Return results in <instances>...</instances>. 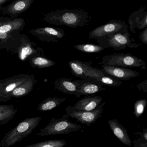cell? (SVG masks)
I'll use <instances>...</instances> for the list:
<instances>
[{
	"label": "cell",
	"instance_id": "484cf974",
	"mask_svg": "<svg viewBox=\"0 0 147 147\" xmlns=\"http://www.w3.org/2000/svg\"><path fill=\"white\" fill-rule=\"evenodd\" d=\"M67 144V142L65 140L55 139L32 144L25 147H64Z\"/></svg>",
	"mask_w": 147,
	"mask_h": 147
},
{
	"label": "cell",
	"instance_id": "7c38bea8",
	"mask_svg": "<svg viewBox=\"0 0 147 147\" xmlns=\"http://www.w3.org/2000/svg\"><path fill=\"white\" fill-rule=\"evenodd\" d=\"M33 2L34 0H17L4 7L1 12L2 15H9L11 18H17L20 14L26 11Z\"/></svg>",
	"mask_w": 147,
	"mask_h": 147
},
{
	"label": "cell",
	"instance_id": "6da1fadb",
	"mask_svg": "<svg viewBox=\"0 0 147 147\" xmlns=\"http://www.w3.org/2000/svg\"><path fill=\"white\" fill-rule=\"evenodd\" d=\"M91 20L89 13L81 8L57 10L46 13L43 18L44 21L50 24L64 25L72 28L89 25Z\"/></svg>",
	"mask_w": 147,
	"mask_h": 147
},
{
	"label": "cell",
	"instance_id": "2e32d148",
	"mask_svg": "<svg viewBox=\"0 0 147 147\" xmlns=\"http://www.w3.org/2000/svg\"><path fill=\"white\" fill-rule=\"evenodd\" d=\"M79 85L78 92L81 95L88 96L99 92L105 91L103 85L95 79L89 78L88 80H75Z\"/></svg>",
	"mask_w": 147,
	"mask_h": 147
},
{
	"label": "cell",
	"instance_id": "7402d4cb",
	"mask_svg": "<svg viewBox=\"0 0 147 147\" xmlns=\"http://www.w3.org/2000/svg\"><path fill=\"white\" fill-rule=\"evenodd\" d=\"M93 62L91 61L84 62L80 60H73L68 62V65L71 74L76 77L82 80H88L90 78L85 76V72L88 68L91 66Z\"/></svg>",
	"mask_w": 147,
	"mask_h": 147
},
{
	"label": "cell",
	"instance_id": "4dcf8cb0",
	"mask_svg": "<svg viewBox=\"0 0 147 147\" xmlns=\"http://www.w3.org/2000/svg\"><path fill=\"white\" fill-rule=\"evenodd\" d=\"M137 88L139 91L147 93V80H144L142 83L137 85Z\"/></svg>",
	"mask_w": 147,
	"mask_h": 147
},
{
	"label": "cell",
	"instance_id": "44dd1931",
	"mask_svg": "<svg viewBox=\"0 0 147 147\" xmlns=\"http://www.w3.org/2000/svg\"><path fill=\"white\" fill-rule=\"evenodd\" d=\"M37 82L33 75H31L30 77L18 87L16 88L10 94V98H20L29 94L33 90L35 84Z\"/></svg>",
	"mask_w": 147,
	"mask_h": 147
},
{
	"label": "cell",
	"instance_id": "9a60e30c",
	"mask_svg": "<svg viewBox=\"0 0 147 147\" xmlns=\"http://www.w3.org/2000/svg\"><path fill=\"white\" fill-rule=\"evenodd\" d=\"M128 24L130 30L136 33L135 29L142 30L147 28V12L146 7L142 6L137 11L132 13L129 18Z\"/></svg>",
	"mask_w": 147,
	"mask_h": 147
},
{
	"label": "cell",
	"instance_id": "4fadbf2b",
	"mask_svg": "<svg viewBox=\"0 0 147 147\" xmlns=\"http://www.w3.org/2000/svg\"><path fill=\"white\" fill-rule=\"evenodd\" d=\"M101 67L100 69L104 73L119 80H128L139 75L138 72L127 68L105 65H101Z\"/></svg>",
	"mask_w": 147,
	"mask_h": 147
},
{
	"label": "cell",
	"instance_id": "9c48e42d",
	"mask_svg": "<svg viewBox=\"0 0 147 147\" xmlns=\"http://www.w3.org/2000/svg\"><path fill=\"white\" fill-rule=\"evenodd\" d=\"M29 33L37 39L48 42H58L65 36V31L62 28L45 27L31 30Z\"/></svg>",
	"mask_w": 147,
	"mask_h": 147
},
{
	"label": "cell",
	"instance_id": "1f68e13d",
	"mask_svg": "<svg viewBox=\"0 0 147 147\" xmlns=\"http://www.w3.org/2000/svg\"><path fill=\"white\" fill-rule=\"evenodd\" d=\"M137 135H140V138L145 141H147V129H144L141 132H137L136 133Z\"/></svg>",
	"mask_w": 147,
	"mask_h": 147
},
{
	"label": "cell",
	"instance_id": "277c9868",
	"mask_svg": "<svg viewBox=\"0 0 147 147\" xmlns=\"http://www.w3.org/2000/svg\"><path fill=\"white\" fill-rule=\"evenodd\" d=\"M98 45L105 49L112 48L119 51L126 48H137L141 45L135 43V39L131 38L129 32L125 33H117L105 36L96 39Z\"/></svg>",
	"mask_w": 147,
	"mask_h": 147
},
{
	"label": "cell",
	"instance_id": "836d02e7",
	"mask_svg": "<svg viewBox=\"0 0 147 147\" xmlns=\"http://www.w3.org/2000/svg\"><path fill=\"white\" fill-rule=\"evenodd\" d=\"M3 83H4V80H0V95L3 88Z\"/></svg>",
	"mask_w": 147,
	"mask_h": 147
},
{
	"label": "cell",
	"instance_id": "cb8c5ba5",
	"mask_svg": "<svg viewBox=\"0 0 147 147\" xmlns=\"http://www.w3.org/2000/svg\"><path fill=\"white\" fill-rule=\"evenodd\" d=\"M17 110L13 105H0V125L7 123L16 115Z\"/></svg>",
	"mask_w": 147,
	"mask_h": 147
},
{
	"label": "cell",
	"instance_id": "8fae6325",
	"mask_svg": "<svg viewBox=\"0 0 147 147\" xmlns=\"http://www.w3.org/2000/svg\"><path fill=\"white\" fill-rule=\"evenodd\" d=\"M85 76L88 78L97 80L102 85L112 87H118L121 86L122 82L114 77L105 74L102 70L97 68L90 66L85 72Z\"/></svg>",
	"mask_w": 147,
	"mask_h": 147
},
{
	"label": "cell",
	"instance_id": "8992f818",
	"mask_svg": "<svg viewBox=\"0 0 147 147\" xmlns=\"http://www.w3.org/2000/svg\"><path fill=\"white\" fill-rule=\"evenodd\" d=\"M129 32L128 25L122 20H112L108 23L100 26L89 32L88 38L96 39L105 36L117 33H125Z\"/></svg>",
	"mask_w": 147,
	"mask_h": 147
},
{
	"label": "cell",
	"instance_id": "f1b7e54d",
	"mask_svg": "<svg viewBox=\"0 0 147 147\" xmlns=\"http://www.w3.org/2000/svg\"><path fill=\"white\" fill-rule=\"evenodd\" d=\"M133 143L134 144L133 147H147V141L141 138L134 140Z\"/></svg>",
	"mask_w": 147,
	"mask_h": 147
},
{
	"label": "cell",
	"instance_id": "4316f807",
	"mask_svg": "<svg viewBox=\"0 0 147 147\" xmlns=\"http://www.w3.org/2000/svg\"><path fill=\"white\" fill-rule=\"evenodd\" d=\"M75 49L86 53H98L105 49V48L99 45L92 44L77 45L74 46Z\"/></svg>",
	"mask_w": 147,
	"mask_h": 147
},
{
	"label": "cell",
	"instance_id": "83f0119b",
	"mask_svg": "<svg viewBox=\"0 0 147 147\" xmlns=\"http://www.w3.org/2000/svg\"><path fill=\"white\" fill-rule=\"evenodd\" d=\"M147 104L146 99H140L137 100L134 105V113L135 117L138 118L141 117L144 111Z\"/></svg>",
	"mask_w": 147,
	"mask_h": 147
},
{
	"label": "cell",
	"instance_id": "d6a6232c",
	"mask_svg": "<svg viewBox=\"0 0 147 147\" xmlns=\"http://www.w3.org/2000/svg\"><path fill=\"white\" fill-rule=\"evenodd\" d=\"M10 1V0H0V12L3 9L4 7L3 5Z\"/></svg>",
	"mask_w": 147,
	"mask_h": 147
},
{
	"label": "cell",
	"instance_id": "f546056e",
	"mask_svg": "<svg viewBox=\"0 0 147 147\" xmlns=\"http://www.w3.org/2000/svg\"><path fill=\"white\" fill-rule=\"evenodd\" d=\"M139 38L142 43L147 45V27L140 33Z\"/></svg>",
	"mask_w": 147,
	"mask_h": 147
},
{
	"label": "cell",
	"instance_id": "d4e9b609",
	"mask_svg": "<svg viewBox=\"0 0 147 147\" xmlns=\"http://www.w3.org/2000/svg\"><path fill=\"white\" fill-rule=\"evenodd\" d=\"M31 67L33 68L43 69L55 66L56 63L45 56H38L29 60Z\"/></svg>",
	"mask_w": 147,
	"mask_h": 147
},
{
	"label": "cell",
	"instance_id": "7a4b0ae2",
	"mask_svg": "<svg viewBox=\"0 0 147 147\" xmlns=\"http://www.w3.org/2000/svg\"><path fill=\"white\" fill-rule=\"evenodd\" d=\"M42 119L40 117L28 118L21 121L15 128L7 132L0 142V146L9 147L23 140L38 126Z\"/></svg>",
	"mask_w": 147,
	"mask_h": 147
},
{
	"label": "cell",
	"instance_id": "30bf717a",
	"mask_svg": "<svg viewBox=\"0 0 147 147\" xmlns=\"http://www.w3.org/2000/svg\"><path fill=\"white\" fill-rule=\"evenodd\" d=\"M31 75L20 74L4 79L3 88L0 95V102H6L11 99L10 94L16 88L30 77Z\"/></svg>",
	"mask_w": 147,
	"mask_h": 147
},
{
	"label": "cell",
	"instance_id": "603a6c76",
	"mask_svg": "<svg viewBox=\"0 0 147 147\" xmlns=\"http://www.w3.org/2000/svg\"><path fill=\"white\" fill-rule=\"evenodd\" d=\"M67 98H59L57 97L47 98L41 102L38 106V110L41 111H50L57 107L60 106L66 100Z\"/></svg>",
	"mask_w": 147,
	"mask_h": 147
},
{
	"label": "cell",
	"instance_id": "5bb4252c",
	"mask_svg": "<svg viewBox=\"0 0 147 147\" xmlns=\"http://www.w3.org/2000/svg\"><path fill=\"white\" fill-rule=\"evenodd\" d=\"M24 19L0 17V32L11 34H19L25 26Z\"/></svg>",
	"mask_w": 147,
	"mask_h": 147
},
{
	"label": "cell",
	"instance_id": "ffe728a7",
	"mask_svg": "<svg viewBox=\"0 0 147 147\" xmlns=\"http://www.w3.org/2000/svg\"><path fill=\"white\" fill-rule=\"evenodd\" d=\"M110 128L118 139L123 144L131 147L132 142L129 137L127 130L117 119H111L108 121Z\"/></svg>",
	"mask_w": 147,
	"mask_h": 147
},
{
	"label": "cell",
	"instance_id": "52a82bcc",
	"mask_svg": "<svg viewBox=\"0 0 147 147\" xmlns=\"http://www.w3.org/2000/svg\"><path fill=\"white\" fill-rule=\"evenodd\" d=\"M10 53L17 55L19 59L23 61H29V59L34 57L45 56L43 49L37 47L35 42L31 41L30 38L25 34H23L20 44L17 48L11 51Z\"/></svg>",
	"mask_w": 147,
	"mask_h": 147
},
{
	"label": "cell",
	"instance_id": "ac0fdd59",
	"mask_svg": "<svg viewBox=\"0 0 147 147\" xmlns=\"http://www.w3.org/2000/svg\"><path fill=\"white\" fill-rule=\"evenodd\" d=\"M23 36L21 33L11 34L0 32V51L5 49L10 52L20 44Z\"/></svg>",
	"mask_w": 147,
	"mask_h": 147
},
{
	"label": "cell",
	"instance_id": "ba28073f",
	"mask_svg": "<svg viewBox=\"0 0 147 147\" xmlns=\"http://www.w3.org/2000/svg\"><path fill=\"white\" fill-rule=\"evenodd\" d=\"M106 102H102L95 109L89 111H74L72 106L67 107L65 109L66 114L69 117L74 118L78 122L89 126L95 123L97 119L101 117L104 111V107Z\"/></svg>",
	"mask_w": 147,
	"mask_h": 147
},
{
	"label": "cell",
	"instance_id": "5b68a950",
	"mask_svg": "<svg viewBox=\"0 0 147 147\" xmlns=\"http://www.w3.org/2000/svg\"><path fill=\"white\" fill-rule=\"evenodd\" d=\"M99 64L125 68L141 67L143 70L146 69L145 62L130 53H114L105 56Z\"/></svg>",
	"mask_w": 147,
	"mask_h": 147
},
{
	"label": "cell",
	"instance_id": "d6986e66",
	"mask_svg": "<svg viewBox=\"0 0 147 147\" xmlns=\"http://www.w3.org/2000/svg\"><path fill=\"white\" fill-rule=\"evenodd\" d=\"M102 98L100 96L88 95L76 102L72 106V108L74 111H93L102 103Z\"/></svg>",
	"mask_w": 147,
	"mask_h": 147
},
{
	"label": "cell",
	"instance_id": "e0dca14e",
	"mask_svg": "<svg viewBox=\"0 0 147 147\" xmlns=\"http://www.w3.org/2000/svg\"><path fill=\"white\" fill-rule=\"evenodd\" d=\"M55 88L64 94L80 97L78 92L79 85L75 80L67 78H59L54 82Z\"/></svg>",
	"mask_w": 147,
	"mask_h": 147
},
{
	"label": "cell",
	"instance_id": "3957f363",
	"mask_svg": "<svg viewBox=\"0 0 147 147\" xmlns=\"http://www.w3.org/2000/svg\"><path fill=\"white\" fill-rule=\"evenodd\" d=\"M69 116L64 114L61 118H53L45 128L40 130V132L36 135L40 136L51 135L66 134L76 131L82 129L80 125L74 123L69 121Z\"/></svg>",
	"mask_w": 147,
	"mask_h": 147
}]
</instances>
